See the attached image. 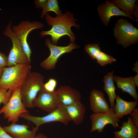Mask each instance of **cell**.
<instances>
[{
	"label": "cell",
	"instance_id": "30bf717a",
	"mask_svg": "<svg viewBox=\"0 0 138 138\" xmlns=\"http://www.w3.org/2000/svg\"><path fill=\"white\" fill-rule=\"evenodd\" d=\"M91 122L90 132L96 131L102 133L105 126L111 124L114 129L120 127L119 125L120 119L116 115L114 107H111L107 112L104 113H93L90 116Z\"/></svg>",
	"mask_w": 138,
	"mask_h": 138
},
{
	"label": "cell",
	"instance_id": "2e32d148",
	"mask_svg": "<svg viewBox=\"0 0 138 138\" xmlns=\"http://www.w3.org/2000/svg\"><path fill=\"white\" fill-rule=\"evenodd\" d=\"M61 103L67 106L80 101L81 95L77 89L67 85L61 86L56 90Z\"/></svg>",
	"mask_w": 138,
	"mask_h": 138
},
{
	"label": "cell",
	"instance_id": "d6a6232c",
	"mask_svg": "<svg viewBox=\"0 0 138 138\" xmlns=\"http://www.w3.org/2000/svg\"><path fill=\"white\" fill-rule=\"evenodd\" d=\"M35 138H48V137L42 133H39L36 135Z\"/></svg>",
	"mask_w": 138,
	"mask_h": 138
},
{
	"label": "cell",
	"instance_id": "f1b7e54d",
	"mask_svg": "<svg viewBox=\"0 0 138 138\" xmlns=\"http://www.w3.org/2000/svg\"><path fill=\"white\" fill-rule=\"evenodd\" d=\"M0 138H14L8 134L0 125Z\"/></svg>",
	"mask_w": 138,
	"mask_h": 138
},
{
	"label": "cell",
	"instance_id": "603a6c76",
	"mask_svg": "<svg viewBox=\"0 0 138 138\" xmlns=\"http://www.w3.org/2000/svg\"><path fill=\"white\" fill-rule=\"evenodd\" d=\"M50 11L54 12L57 16H61L63 15L60 9L58 2L56 0H48L42 8L41 17L43 18L47 12Z\"/></svg>",
	"mask_w": 138,
	"mask_h": 138
},
{
	"label": "cell",
	"instance_id": "f546056e",
	"mask_svg": "<svg viewBox=\"0 0 138 138\" xmlns=\"http://www.w3.org/2000/svg\"><path fill=\"white\" fill-rule=\"evenodd\" d=\"M137 1L135 6L134 7L133 12V14L134 17L136 18V19L138 20V4Z\"/></svg>",
	"mask_w": 138,
	"mask_h": 138
},
{
	"label": "cell",
	"instance_id": "4fadbf2b",
	"mask_svg": "<svg viewBox=\"0 0 138 138\" xmlns=\"http://www.w3.org/2000/svg\"><path fill=\"white\" fill-rule=\"evenodd\" d=\"M4 129L14 138H35L39 128L35 126L32 130L25 124L12 123L9 126L3 127Z\"/></svg>",
	"mask_w": 138,
	"mask_h": 138
},
{
	"label": "cell",
	"instance_id": "484cf974",
	"mask_svg": "<svg viewBox=\"0 0 138 138\" xmlns=\"http://www.w3.org/2000/svg\"><path fill=\"white\" fill-rule=\"evenodd\" d=\"M130 114L132 123L138 128V108H135Z\"/></svg>",
	"mask_w": 138,
	"mask_h": 138
},
{
	"label": "cell",
	"instance_id": "5b68a950",
	"mask_svg": "<svg viewBox=\"0 0 138 138\" xmlns=\"http://www.w3.org/2000/svg\"><path fill=\"white\" fill-rule=\"evenodd\" d=\"M20 86L13 93L8 101L0 110L4 118L13 123L17 122L21 114L29 113L23 103L21 98Z\"/></svg>",
	"mask_w": 138,
	"mask_h": 138
},
{
	"label": "cell",
	"instance_id": "4dcf8cb0",
	"mask_svg": "<svg viewBox=\"0 0 138 138\" xmlns=\"http://www.w3.org/2000/svg\"><path fill=\"white\" fill-rule=\"evenodd\" d=\"M132 71L136 72L137 74H138V63L137 61L134 63V66L132 68Z\"/></svg>",
	"mask_w": 138,
	"mask_h": 138
},
{
	"label": "cell",
	"instance_id": "52a82bcc",
	"mask_svg": "<svg viewBox=\"0 0 138 138\" xmlns=\"http://www.w3.org/2000/svg\"><path fill=\"white\" fill-rule=\"evenodd\" d=\"M20 117L32 122L38 128L44 124L52 122H59L66 125L71 121L64 106L61 103L56 109L45 116H36L28 113L21 114Z\"/></svg>",
	"mask_w": 138,
	"mask_h": 138
},
{
	"label": "cell",
	"instance_id": "ba28073f",
	"mask_svg": "<svg viewBox=\"0 0 138 138\" xmlns=\"http://www.w3.org/2000/svg\"><path fill=\"white\" fill-rule=\"evenodd\" d=\"M44 26L43 24L40 21H30L27 20L22 21L12 28L13 32L20 41L24 52L30 61L32 52L28 42V36L32 31L42 28Z\"/></svg>",
	"mask_w": 138,
	"mask_h": 138
},
{
	"label": "cell",
	"instance_id": "cb8c5ba5",
	"mask_svg": "<svg viewBox=\"0 0 138 138\" xmlns=\"http://www.w3.org/2000/svg\"><path fill=\"white\" fill-rule=\"evenodd\" d=\"M57 84V81L56 79L50 78L47 82L44 83L42 89L48 92H53L56 90Z\"/></svg>",
	"mask_w": 138,
	"mask_h": 138
},
{
	"label": "cell",
	"instance_id": "d4e9b609",
	"mask_svg": "<svg viewBox=\"0 0 138 138\" xmlns=\"http://www.w3.org/2000/svg\"><path fill=\"white\" fill-rule=\"evenodd\" d=\"M14 91L4 88L0 90V105L2 103L4 104V105L6 104Z\"/></svg>",
	"mask_w": 138,
	"mask_h": 138
},
{
	"label": "cell",
	"instance_id": "ac0fdd59",
	"mask_svg": "<svg viewBox=\"0 0 138 138\" xmlns=\"http://www.w3.org/2000/svg\"><path fill=\"white\" fill-rule=\"evenodd\" d=\"M113 80L118 88L122 91L129 94L135 101L138 100V95L136 91V86L132 76L126 78L113 76Z\"/></svg>",
	"mask_w": 138,
	"mask_h": 138
},
{
	"label": "cell",
	"instance_id": "1f68e13d",
	"mask_svg": "<svg viewBox=\"0 0 138 138\" xmlns=\"http://www.w3.org/2000/svg\"><path fill=\"white\" fill-rule=\"evenodd\" d=\"M133 79L136 86H138V74L133 77Z\"/></svg>",
	"mask_w": 138,
	"mask_h": 138
},
{
	"label": "cell",
	"instance_id": "3957f363",
	"mask_svg": "<svg viewBox=\"0 0 138 138\" xmlns=\"http://www.w3.org/2000/svg\"><path fill=\"white\" fill-rule=\"evenodd\" d=\"M44 78L40 73L30 71L21 86L22 101L26 108L33 107V103L42 89Z\"/></svg>",
	"mask_w": 138,
	"mask_h": 138
},
{
	"label": "cell",
	"instance_id": "9a60e30c",
	"mask_svg": "<svg viewBox=\"0 0 138 138\" xmlns=\"http://www.w3.org/2000/svg\"><path fill=\"white\" fill-rule=\"evenodd\" d=\"M89 100L90 108L93 113H104L108 112L110 109L103 93L101 91L92 89L90 93Z\"/></svg>",
	"mask_w": 138,
	"mask_h": 138
},
{
	"label": "cell",
	"instance_id": "8992f818",
	"mask_svg": "<svg viewBox=\"0 0 138 138\" xmlns=\"http://www.w3.org/2000/svg\"><path fill=\"white\" fill-rule=\"evenodd\" d=\"M12 21L6 26L3 34L9 38L12 42V46L7 57V67H10L21 64H30L28 59L24 52L21 43L14 34L12 29Z\"/></svg>",
	"mask_w": 138,
	"mask_h": 138
},
{
	"label": "cell",
	"instance_id": "d6986e66",
	"mask_svg": "<svg viewBox=\"0 0 138 138\" xmlns=\"http://www.w3.org/2000/svg\"><path fill=\"white\" fill-rule=\"evenodd\" d=\"M116 103L114 107L115 114L119 119H121L125 115L130 114L138 105V102L135 101H128L122 99L117 95Z\"/></svg>",
	"mask_w": 138,
	"mask_h": 138
},
{
	"label": "cell",
	"instance_id": "e575fe53",
	"mask_svg": "<svg viewBox=\"0 0 138 138\" xmlns=\"http://www.w3.org/2000/svg\"><path fill=\"white\" fill-rule=\"evenodd\" d=\"M2 87H1V86H0V90H1V89H2Z\"/></svg>",
	"mask_w": 138,
	"mask_h": 138
},
{
	"label": "cell",
	"instance_id": "4316f807",
	"mask_svg": "<svg viewBox=\"0 0 138 138\" xmlns=\"http://www.w3.org/2000/svg\"><path fill=\"white\" fill-rule=\"evenodd\" d=\"M7 57L4 54L0 52V67L4 68L7 66Z\"/></svg>",
	"mask_w": 138,
	"mask_h": 138
},
{
	"label": "cell",
	"instance_id": "83f0119b",
	"mask_svg": "<svg viewBox=\"0 0 138 138\" xmlns=\"http://www.w3.org/2000/svg\"><path fill=\"white\" fill-rule=\"evenodd\" d=\"M48 0H37L34 1V3L36 7L39 8H43L44 7Z\"/></svg>",
	"mask_w": 138,
	"mask_h": 138
},
{
	"label": "cell",
	"instance_id": "7a4b0ae2",
	"mask_svg": "<svg viewBox=\"0 0 138 138\" xmlns=\"http://www.w3.org/2000/svg\"><path fill=\"white\" fill-rule=\"evenodd\" d=\"M31 68L30 64H23L4 67L0 86L2 88L14 91L21 85Z\"/></svg>",
	"mask_w": 138,
	"mask_h": 138
},
{
	"label": "cell",
	"instance_id": "277c9868",
	"mask_svg": "<svg viewBox=\"0 0 138 138\" xmlns=\"http://www.w3.org/2000/svg\"><path fill=\"white\" fill-rule=\"evenodd\" d=\"M114 35L116 42L126 48L138 42V29L127 20L123 18L118 19L115 23Z\"/></svg>",
	"mask_w": 138,
	"mask_h": 138
},
{
	"label": "cell",
	"instance_id": "836d02e7",
	"mask_svg": "<svg viewBox=\"0 0 138 138\" xmlns=\"http://www.w3.org/2000/svg\"><path fill=\"white\" fill-rule=\"evenodd\" d=\"M3 68L0 67V78L3 72Z\"/></svg>",
	"mask_w": 138,
	"mask_h": 138
},
{
	"label": "cell",
	"instance_id": "9c48e42d",
	"mask_svg": "<svg viewBox=\"0 0 138 138\" xmlns=\"http://www.w3.org/2000/svg\"><path fill=\"white\" fill-rule=\"evenodd\" d=\"M45 44L50 50L49 56L41 62L40 65L42 68L47 70L55 68L59 58L62 55L71 52L74 49L79 48V46L74 42H70L66 46H58L53 44L51 40L49 39L45 40Z\"/></svg>",
	"mask_w": 138,
	"mask_h": 138
},
{
	"label": "cell",
	"instance_id": "7402d4cb",
	"mask_svg": "<svg viewBox=\"0 0 138 138\" xmlns=\"http://www.w3.org/2000/svg\"><path fill=\"white\" fill-rule=\"evenodd\" d=\"M136 0H112L110 1L119 9L123 10L131 18L138 22L132 17Z\"/></svg>",
	"mask_w": 138,
	"mask_h": 138
},
{
	"label": "cell",
	"instance_id": "8fae6325",
	"mask_svg": "<svg viewBox=\"0 0 138 138\" xmlns=\"http://www.w3.org/2000/svg\"><path fill=\"white\" fill-rule=\"evenodd\" d=\"M61 104L56 90L53 92H49L42 89L34 101L33 106V107H37L50 113L56 109Z\"/></svg>",
	"mask_w": 138,
	"mask_h": 138
},
{
	"label": "cell",
	"instance_id": "e0dca14e",
	"mask_svg": "<svg viewBox=\"0 0 138 138\" xmlns=\"http://www.w3.org/2000/svg\"><path fill=\"white\" fill-rule=\"evenodd\" d=\"M63 106L71 121L77 125L83 122L86 112V109L80 101L69 105Z\"/></svg>",
	"mask_w": 138,
	"mask_h": 138
},
{
	"label": "cell",
	"instance_id": "ffe728a7",
	"mask_svg": "<svg viewBox=\"0 0 138 138\" xmlns=\"http://www.w3.org/2000/svg\"><path fill=\"white\" fill-rule=\"evenodd\" d=\"M120 128V130L114 132V138H138V128L133 124L130 116Z\"/></svg>",
	"mask_w": 138,
	"mask_h": 138
},
{
	"label": "cell",
	"instance_id": "5bb4252c",
	"mask_svg": "<svg viewBox=\"0 0 138 138\" xmlns=\"http://www.w3.org/2000/svg\"><path fill=\"white\" fill-rule=\"evenodd\" d=\"M84 50L89 56L102 66L116 61V59L112 56L102 51L98 44H89L86 45Z\"/></svg>",
	"mask_w": 138,
	"mask_h": 138
},
{
	"label": "cell",
	"instance_id": "6da1fadb",
	"mask_svg": "<svg viewBox=\"0 0 138 138\" xmlns=\"http://www.w3.org/2000/svg\"><path fill=\"white\" fill-rule=\"evenodd\" d=\"M44 16L47 24L49 26H51L52 27L49 30L42 31L40 33L42 37L50 36L51 43L55 45L57 44L61 38L65 36L69 37L70 42H74L75 37L71 28L74 26L78 29L79 26L75 22L76 20L74 18L72 14L66 11L61 16L54 17L47 13Z\"/></svg>",
	"mask_w": 138,
	"mask_h": 138
},
{
	"label": "cell",
	"instance_id": "7c38bea8",
	"mask_svg": "<svg viewBox=\"0 0 138 138\" xmlns=\"http://www.w3.org/2000/svg\"><path fill=\"white\" fill-rule=\"evenodd\" d=\"M97 10L100 19L106 26L108 25L110 19L112 17L122 16L130 18L126 13L109 1L107 0L99 5Z\"/></svg>",
	"mask_w": 138,
	"mask_h": 138
},
{
	"label": "cell",
	"instance_id": "44dd1931",
	"mask_svg": "<svg viewBox=\"0 0 138 138\" xmlns=\"http://www.w3.org/2000/svg\"><path fill=\"white\" fill-rule=\"evenodd\" d=\"M114 73V71H113L107 73L104 76L103 81L104 84L103 90L108 95L111 107L114 108L117 95L113 80Z\"/></svg>",
	"mask_w": 138,
	"mask_h": 138
}]
</instances>
